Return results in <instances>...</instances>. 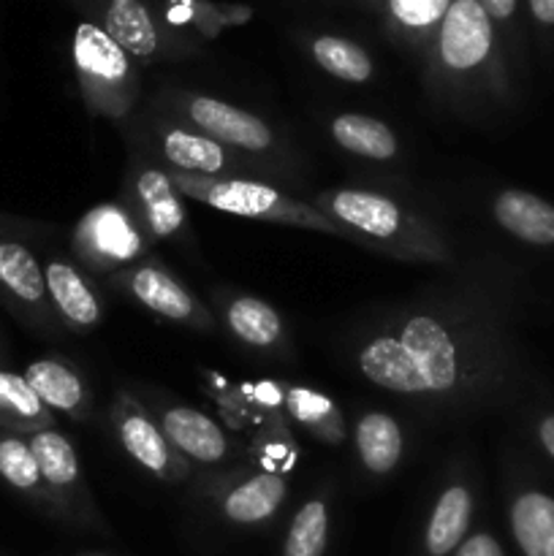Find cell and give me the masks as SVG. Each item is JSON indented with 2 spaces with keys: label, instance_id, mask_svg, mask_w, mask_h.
Wrapping results in <instances>:
<instances>
[{
  "label": "cell",
  "instance_id": "6da1fadb",
  "mask_svg": "<svg viewBox=\"0 0 554 556\" xmlns=\"http://www.w3.org/2000/svg\"><path fill=\"white\" fill-rule=\"evenodd\" d=\"M516 286L508 275L470 277L386 309L353 331V369L421 413L467 416L514 400L521 383Z\"/></svg>",
  "mask_w": 554,
  "mask_h": 556
},
{
  "label": "cell",
  "instance_id": "7402d4cb",
  "mask_svg": "<svg viewBox=\"0 0 554 556\" xmlns=\"http://www.w3.org/2000/svg\"><path fill=\"white\" fill-rule=\"evenodd\" d=\"M353 440H356L358 462L373 476H389V472H394V467L402 459V451H405L400 424L389 413L380 410L358 416L356 429H353Z\"/></svg>",
  "mask_w": 554,
  "mask_h": 556
},
{
  "label": "cell",
  "instance_id": "f546056e",
  "mask_svg": "<svg viewBox=\"0 0 554 556\" xmlns=\"http://www.w3.org/2000/svg\"><path fill=\"white\" fill-rule=\"evenodd\" d=\"M451 0H389V11L407 30H429L440 25Z\"/></svg>",
  "mask_w": 554,
  "mask_h": 556
},
{
  "label": "cell",
  "instance_id": "f1b7e54d",
  "mask_svg": "<svg viewBox=\"0 0 554 556\" xmlns=\"http://www.w3.org/2000/svg\"><path fill=\"white\" fill-rule=\"evenodd\" d=\"M313 58L326 74L348 85H364L373 76V60L358 43L340 36H318L313 41Z\"/></svg>",
  "mask_w": 554,
  "mask_h": 556
},
{
  "label": "cell",
  "instance_id": "e575fe53",
  "mask_svg": "<svg viewBox=\"0 0 554 556\" xmlns=\"http://www.w3.org/2000/svg\"><path fill=\"white\" fill-rule=\"evenodd\" d=\"M85 556H103V554H85Z\"/></svg>",
  "mask_w": 554,
  "mask_h": 556
},
{
  "label": "cell",
  "instance_id": "603a6c76",
  "mask_svg": "<svg viewBox=\"0 0 554 556\" xmlns=\"http://www.w3.org/2000/svg\"><path fill=\"white\" fill-rule=\"evenodd\" d=\"M103 30L128 58L150 60L161 47L155 22L139 0H109L106 14H103Z\"/></svg>",
  "mask_w": 554,
  "mask_h": 556
},
{
  "label": "cell",
  "instance_id": "ba28073f",
  "mask_svg": "<svg viewBox=\"0 0 554 556\" xmlns=\"http://www.w3.org/2000/svg\"><path fill=\"white\" fill-rule=\"evenodd\" d=\"M112 424L114 432H117L119 445L125 448V454L147 470L150 476H155L158 481H182L188 476V462L172 448V443L163 434L158 418L141 405L136 396L119 391L114 396L112 405Z\"/></svg>",
  "mask_w": 554,
  "mask_h": 556
},
{
  "label": "cell",
  "instance_id": "836d02e7",
  "mask_svg": "<svg viewBox=\"0 0 554 556\" xmlns=\"http://www.w3.org/2000/svg\"><path fill=\"white\" fill-rule=\"evenodd\" d=\"M532 20L541 27H554V0H527Z\"/></svg>",
  "mask_w": 554,
  "mask_h": 556
},
{
  "label": "cell",
  "instance_id": "30bf717a",
  "mask_svg": "<svg viewBox=\"0 0 554 556\" xmlns=\"http://www.w3.org/2000/svg\"><path fill=\"white\" fill-rule=\"evenodd\" d=\"M177 109L199 134L231 150L237 147L244 152H272L277 144L275 130L264 119L212 96H182Z\"/></svg>",
  "mask_w": 554,
  "mask_h": 556
},
{
  "label": "cell",
  "instance_id": "8992f818",
  "mask_svg": "<svg viewBox=\"0 0 554 556\" xmlns=\"http://www.w3.org/2000/svg\"><path fill=\"white\" fill-rule=\"evenodd\" d=\"M498 43H494V22L489 20L481 0H451L438 30V58L449 74L478 76L487 74L492 87L503 92V74L498 71Z\"/></svg>",
  "mask_w": 554,
  "mask_h": 556
},
{
  "label": "cell",
  "instance_id": "8fae6325",
  "mask_svg": "<svg viewBox=\"0 0 554 556\" xmlns=\"http://www.w3.org/2000/svg\"><path fill=\"white\" fill-rule=\"evenodd\" d=\"M134 212L150 239H177L188 228L182 193L161 166H141L134 177Z\"/></svg>",
  "mask_w": 554,
  "mask_h": 556
},
{
  "label": "cell",
  "instance_id": "d4e9b609",
  "mask_svg": "<svg viewBox=\"0 0 554 556\" xmlns=\"http://www.w3.org/2000/svg\"><path fill=\"white\" fill-rule=\"evenodd\" d=\"M331 139L353 155L369 157V161H391L400 152L394 130L380 119L367 114H340L329 125Z\"/></svg>",
  "mask_w": 554,
  "mask_h": 556
},
{
  "label": "cell",
  "instance_id": "d6a6232c",
  "mask_svg": "<svg viewBox=\"0 0 554 556\" xmlns=\"http://www.w3.org/2000/svg\"><path fill=\"white\" fill-rule=\"evenodd\" d=\"M481 5L492 22H511L519 9V0H481Z\"/></svg>",
  "mask_w": 554,
  "mask_h": 556
},
{
  "label": "cell",
  "instance_id": "ac0fdd59",
  "mask_svg": "<svg viewBox=\"0 0 554 556\" xmlns=\"http://www.w3.org/2000/svg\"><path fill=\"white\" fill-rule=\"evenodd\" d=\"M508 530L521 556H554V494L538 486L514 489Z\"/></svg>",
  "mask_w": 554,
  "mask_h": 556
},
{
  "label": "cell",
  "instance_id": "2e32d148",
  "mask_svg": "<svg viewBox=\"0 0 554 556\" xmlns=\"http://www.w3.org/2000/svg\"><path fill=\"white\" fill-rule=\"evenodd\" d=\"M0 293L20 304L30 318L47 320L52 315L43 266L16 239H0Z\"/></svg>",
  "mask_w": 554,
  "mask_h": 556
},
{
  "label": "cell",
  "instance_id": "1f68e13d",
  "mask_svg": "<svg viewBox=\"0 0 554 556\" xmlns=\"http://www.w3.org/2000/svg\"><path fill=\"white\" fill-rule=\"evenodd\" d=\"M532 434H536V443L541 445L543 454L554 462V410L541 413L532 424Z\"/></svg>",
  "mask_w": 554,
  "mask_h": 556
},
{
  "label": "cell",
  "instance_id": "83f0119b",
  "mask_svg": "<svg viewBox=\"0 0 554 556\" xmlns=\"http://www.w3.org/2000/svg\"><path fill=\"white\" fill-rule=\"evenodd\" d=\"M329 546V505L313 497L297 510L282 541V556H324Z\"/></svg>",
  "mask_w": 554,
  "mask_h": 556
},
{
  "label": "cell",
  "instance_id": "9c48e42d",
  "mask_svg": "<svg viewBox=\"0 0 554 556\" xmlns=\"http://www.w3.org/2000/svg\"><path fill=\"white\" fill-rule=\"evenodd\" d=\"M114 286L134 296L141 307L174 324L190 326V329L210 331L212 315L172 271L163 269L158 261H139L128 269L114 275Z\"/></svg>",
  "mask_w": 554,
  "mask_h": 556
},
{
  "label": "cell",
  "instance_id": "7c38bea8",
  "mask_svg": "<svg viewBox=\"0 0 554 556\" xmlns=\"http://www.w3.org/2000/svg\"><path fill=\"white\" fill-rule=\"evenodd\" d=\"M158 424L185 462L196 465H221L231 456L226 432L196 407L166 405L158 410Z\"/></svg>",
  "mask_w": 554,
  "mask_h": 556
},
{
  "label": "cell",
  "instance_id": "4dcf8cb0",
  "mask_svg": "<svg viewBox=\"0 0 554 556\" xmlns=\"http://www.w3.org/2000/svg\"><path fill=\"white\" fill-rule=\"evenodd\" d=\"M451 556H505V548L498 541V535H492L489 530H476L459 543V548Z\"/></svg>",
  "mask_w": 554,
  "mask_h": 556
},
{
  "label": "cell",
  "instance_id": "3957f363",
  "mask_svg": "<svg viewBox=\"0 0 554 556\" xmlns=\"http://www.w3.org/2000/svg\"><path fill=\"white\" fill-rule=\"evenodd\" d=\"M174 185L185 199L201 201L217 212L237 217H250V220L280 223V226L307 228V231H324L329 237H342L340 228L320 215L313 204L291 199L282 190L272 185L255 182V179L239 177H190V174L168 172Z\"/></svg>",
  "mask_w": 554,
  "mask_h": 556
},
{
  "label": "cell",
  "instance_id": "d6986e66",
  "mask_svg": "<svg viewBox=\"0 0 554 556\" xmlns=\"http://www.w3.org/2000/svg\"><path fill=\"white\" fill-rule=\"evenodd\" d=\"M492 217L505 233L532 248H554V204L519 188L500 190L492 199Z\"/></svg>",
  "mask_w": 554,
  "mask_h": 556
},
{
  "label": "cell",
  "instance_id": "9a60e30c",
  "mask_svg": "<svg viewBox=\"0 0 554 556\" xmlns=\"http://www.w3.org/2000/svg\"><path fill=\"white\" fill-rule=\"evenodd\" d=\"M25 380L36 391L38 400L54 413L87 421L92 410V396L87 380L65 358H36L25 367Z\"/></svg>",
  "mask_w": 554,
  "mask_h": 556
},
{
  "label": "cell",
  "instance_id": "4fadbf2b",
  "mask_svg": "<svg viewBox=\"0 0 554 556\" xmlns=\"http://www.w3.org/2000/svg\"><path fill=\"white\" fill-rule=\"evenodd\" d=\"M158 150L174 172L190 177H226L228 168H237V157L228 147L174 123L158 125Z\"/></svg>",
  "mask_w": 554,
  "mask_h": 556
},
{
  "label": "cell",
  "instance_id": "7a4b0ae2",
  "mask_svg": "<svg viewBox=\"0 0 554 556\" xmlns=\"http://www.w3.org/2000/svg\"><path fill=\"white\" fill-rule=\"evenodd\" d=\"M315 210L329 217L342 239H358L367 248L402 261H449V242L432 220L394 195L378 190L337 188L315 195Z\"/></svg>",
  "mask_w": 554,
  "mask_h": 556
},
{
  "label": "cell",
  "instance_id": "5bb4252c",
  "mask_svg": "<svg viewBox=\"0 0 554 556\" xmlns=\"http://www.w3.org/2000/svg\"><path fill=\"white\" fill-rule=\"evenodd\" d=\"M49 304L52 313L74 331H90L101 324V299H98L92 282L63 258H52L43 266Z\"/></svg>",
  "mask_w": 554,
  "mask_h": 556
},
{
  "label": "cell",
  "instance_id": "5b68a950",
  "mask_svg": "<svg viewBox=\"0 0 554 556\" xmlns=\"http://www.w3.org/2000/svg\"><path fill=\"white\" fill-rule=\"evenodd\" d=\"M71 248L90 271L117 275L144 258L147 233L130 206L109 201L81 215L71 233Z\"/></svg>",
  "mask_w": 554,
  "mask_h": 556
},
{
  "label": "cell",
  "instance_id": "484cf974",
  "mask_svg": "<svg viewBox=\"0 0 554 556\" xmlns=\"http://www.w3.org/2000/svg\"><path fill=\"white\" fill-rule=\"evenodd\" d=\"M286 407L291 413L293 421L299 427L307 429L313 438L324 440V443L337 445L345 438V424H342V413L337 410L335 402L320 391L307 389V386H291L286 394Z\"/></svg>",
  "mask_w": 554,
  "mask_h": 556
},
{
  "label": "cell",
  "instance_id": "ffe728a7",
  "mask_svg": "<svg viewBox=\"0 0 554 556\" xmlns=\"http://www.w3.org/2000/svg\"><path fill=\"white\" fill-rule=\"evenodd\" d=\"M286 497V476L275 470H259L244 478V481H239L237 486L226 489V494L221 497V510L231 525L259 527L266 525L280 510Z\"/></svg>",
  "mask_w": 554,
  "mask_h": 556
},
{
  "label": "cell",
  "instance_id": "e0dca14e",
  "mask_svg": "<svg viewBox=\"0 0 554 556\" xmlns=\"http://www.w3.org/2000/svg\"><path fill=\"white\" fill-rule=\"evenodd\" d=\"M476 494L465 481H454L440 492L438 503L429 510L421 535V556H451L459 543L470 535Z\"/></svg>",
  "mask_w": 554,
  "mask_h": 556
},
{
  "label": "cell",
  "instance_id": "277c9868",
  "mask_svg": "<svg viewBox=\"0 0 554 556\" xmlns=\"http://www.w3.org/2000/svg\"><path fill=\"white\" fill-rule=\"evenodd\" d=\"M71 54L87 109L109 119L130 114L139 96V79L130 58L109 38V33L92 22H79Z\"/></svg>",
  "mask_w": 554,
  "mask_h": 556
},
{
  "label": "cell",
  "instance_id": "44dd1931",
  "mask_svg": "<svg viewBox=\"0 0 554 556\" xmlns=\"http://www.w3.org/2000/svg\"><path fill=\"white\" fill-rule=\"evenodd\" d=\"M223 320L228 331L253 351L277 353L286 348V326H282L280 313L269 307L264 299L234 293L223 304Z\"/></svg>",
  "mask_w": 554,
  "mask_h": 556
},
{
  "label": "cell",
  "instance_id": "cb8c5ba5",
  "mask_svg": "<svg viewBox=\"0 0 554 556\" xmlns=\"http://www.w3.org/2000/svg\"><path fill=\"white\" fill-rule=\"evenodd\" d=\"M0 427L16 434L54 429V413L38 400L25 375L0 369Z\"/></svg>",
  "mask_w": 554,
  "mask_h": 556
},
{
  "label": "cell",
  "instance_id": "52a82bcc",
  "mask_svg": "<svg viewBox=\"0 0 554 556\" xmlns=\"http://www.w3.org/2000/svg\"><path fill=\"white\" fill-rule=\"evenodd\" d=\"M27 443H30L33 456L38 462L49 508L71 516L81 525L98 527L96 508H92L90 492L85 486V472H81L79 456H76L71 440L60 434L58 429H41V432L27 434Z\"/></svg>",
  "mask_w": 554,
  "mask_h": 556
},
{
  "label": "cell",
  "instance_id": "4316f807",
  "mask_svg": "<svg viewBox=\"0 0 554 556\" xmlns=\"http://www.w3.org/2000/svg\"><path fill=\"white\" fill-rule=\"evenodd\" d=\"M0 478L20 494L49 505L38 462L33 456L30 443L22 434H0Z\"/></svg>",
  "mask_w": 554,
  "mask_h": 556
}]
</instances>
